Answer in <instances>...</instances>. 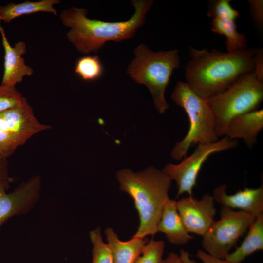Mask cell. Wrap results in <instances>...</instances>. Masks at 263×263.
Masks as SVG:
<instances>
[{"instance_id": "obj_1", "label": "cell", "mask_w": 263, "mask_h": 263, "mask_svg": "<svg viewBox=\"0 0 263 263\" xmlns=\"http://www.w3.org/2000/svg\"><path fill=\"white\" fill-rule=\"evenodd\" d=\"M189 50L191 59L185 69L186 82L208 99L225 91L241 75L254 72L258 48L226 53L191 46Z\"/></svg>"}, {"instance_id": "obj_2", "label": "cell", "mask_w": 263, "mask_h": 263, "mask_svg": "<svg viewBox=\"0 0 263 263\" xmlns=\"http://www.w3.org/2000/svg\"><path fill=\"white\" fill-rule=\"evenodd\" d=\"M153 3L151 0H133L135 12L125 21L109 22L91 19L87 9L72 6L62 10L59 19L69 28V41L80 53L97 52L109 41H121L132 38L145 22V16Z\"/></svg>"}, {"instance_id": "obj_3", "label": "cell", "mask_w": 263, "mask_h": 263, "mask_svg": "<svg viewBox=\"0 0 263 263\" xmlns=\"http://www.w3.org/2000/svg\"><path fill=\"white\" fill-rule=\"evenodd\" d=\"M116 176L120 190L132 198L138 213L139 224L133 236L154 235L164 206L169 199L172 180L153 166L136 173L125 169L117 171Z\"/></svg>"}, {"instance_id": "obj_4", "label": "cell", "mask_w": 263, "mask_h": 263, "mask_svg": "<svg viewBox=\"0 0 263 263\" xmlns=\"http://www.w3.org/2000/svg\"><path fill=\"white\" fill-rule=\"evenodd\" d=\"M171 98L185 110L189 121L186 135L175 143L171 150L173 159L179 161L185 158L193 144L211 143L219 140L215 117L207 99L200 96L188 83L181 81L177 82Z\"/></svg>"}, {"instance_id": "obj_5", "label": "cell", "mask_w": 263, "mask_h": 263, "mask_svg": "<svg viewBox=\"0 0 263 263\" xmlns=\"http://www.w3.org/2000/svg\"><path fill=\"white\" fill-rule=\"evenodd\" d=\"M134 54L135 57L127 72L136 83L147 87L156 110L162 114L169 108L165 98L166 88L173 70L180 66L178 51L153 52L141 44Z\"/></svg>"}, {"instance_id": "obj_6", "label": "cell", "mask_w": 263, "mask_h": 263, "mask_svg": "<svg viewBox=\"0 0 263 263\" xmlns=\"http://www.w3.org/2000/svg\"><path fill=\"white\" fill-rule=\"evenodd\" d=\"M207 100L219 138L225 136L233 118L258 109L263 100V82L258 79L254 72L245 73L225 91Z\"/></svg>"}, {"instance_id": "obj_7", "label": "cell", "mask_w": 263, "mask_h": 263, "mask_svg": "<svg viewBox=\"0 0 263 263\" xmlns=\"http://www.w3.org/2000/svg\"><path fill=\"white\" fill-rule=\"evenodd\" d=\"M220 219L214 221L203 236L202 247L208 254L225 259L255 219L253 215L223 207Z\"/></svg>"}, {"instance_id": "obj_8", "label": "cell", "mask_w": 263, "mask_h": 263, "mask_svg": "<svg viewBox=\"0 0 263 263\" xmlns=\"http://www.w3.org/2000/svg\"><path fill=\"white\" fill-rule=\"evenodd\" d=\"M51 128L38 120L24 97L19 105L0 113V153L7 158L33 135Z\"/></svg>"}, {"instance_id": "obj_9", "label": "cell", "mask_w": 263, "mask_h": 263, "mask_svg": "<svg viewBox=\"0 0 263 263\" xmlns=\"http://www.w3.org/2000/svg\"><path fill=\"white\" fill-rule=\"evenodd\" d=\"M238 143L237 140H230L225 136L214 143L198 144L192 154L183 159L180 163L165 165L162 170L171 180L176 181V197L185 193L192 195L201 168L210 155L233 149L237 146Z\"/></svg>"}, {"instance_id": "obj_10", "label": "cell", "mask_w": 263, "mask_h": 263, "mask_svg": "<svg viewBox=\"0 0 263 263\" xmlns=\"http://www.w3.org/2000/svg\"><path fill=\"white\" fill-rule=\"evenodd\" d=\"M10 181L8 176L0 178V227L10 218L28 213L40 195L41 181L38 176L32 177L8 193Z\"/></svg>"}, {"instance_id": "obj_11", "label": "cell", "mask_w": 263, "mask_h": 263, "mask_svg": "<svg viewBox=\"0 0 263 263\" xmlns=\"http://www.w3.org/2000/svg\"><path fill=\"white\" fill-rule=\"evenodd\" d=\"M178 212L188 233L203 236L214 221L216 214L213 196L206 194L200 200L192 195L176 202Z\"/></svg>"}, {"instance_id": "obj_12", "label": "cell", "mask_w": 263, "mask_h": 263, "mask_svg": "<svg viewBox=\"0 0 263 263\" xmlns=\"http://www.w3.org/2000/svg\"><path fill=\"white\" fill-rule=\"evenodd\" d=\"M0 32L4 51V71L1 84L15 86L20 83L25 76L32 75L34 70L26 64L22 56L26 53V43L19 41L12 46L1 24Z\"/></svg>"}, {"instance_id": "obj_13", "label": "cell", "mask_w": 263, "mask_h": 263, "mask_svg": "<svg viewBox=\"0 0 263 263\" xmlns=\"http://www.w3.org/2000/svg\"><path fill=\"white\" fill-rule=\"evenodd\" d=\"M227 185L222 184L214 190V201L224 207L237 209L256 217L263 214V185L256 188H245L235 194L229 195L226 192Z\"/></svg>"}, {"instance_id": "obj_14", "label": "cell", "mask_w": 263, "mask_h": 263, "mask_svg": "<svg viewBox=\"0 0 263 263\" xmlns=\"http://www.w3.org/2000/svg\"><path fill=\"white\" fill-rule=\"evenodd\" d=\"M263 128V110H254L233 118L229 122L225 136L230 140H244L248 148H252Z\"/></svg>"}, {"instance_id": "obj_15", "label": "cell", "mask_w": 263, "mask_h": 263, "mask_svg": "<svg viewBox=\"0 0 263 263\" xmlns=\"http://www.w3.org/2000/svg\"><path fill=\"white\" fill-rule=\"evenodd\" d=\"M177 201L170 198L166 202L157 225V232L164 233L171 244L184 245L192 239L186 230L178 212Z\"/></svg>"}, {"instance_id": "obj_16", "label": "cell", "mask_w": 263, "mask_h": 263, "mask_svg": "<svg viewBox=\"0 0 263 263\" xmlns=\"http://www.w3.org/2000/svg\"><path fill=\"white\" fill-rule=\"evenodd\" d=\"M104 233L112 252L113 263H134L149 241L145 237L133 236L128 241H122L111 227L106 228Z\"/></svg>"}, {"instance_id": "obj_17", "label": "cell", "mask_w": 263, "mask_h": 263, "mask_svg": "<svg viewBox=\"0 0 263 263\" xmlns=\"http://www.w3.org/2000/svg\"><path fill=\"white\" fill-rule=\"evenodd\" d=\"M263 249V214L258 215L249 228L241 245L229 253L225 260L231 263H241L254 252Z\"/></svg>"}, {"instance_id": "obj_18", "label": "cell", "mask_w": 263, "mask_h": 263, "mask_svg": "<svg viewBox=\"0 0 263 263\" xmlns=\"http://www.w3.org/2000/svg\"><path fill=\"white\" fill-rule=\"evenodd\" d=\"M60 2L59 0H41L37 1L26 0L19 3L11 2L4 6H0V24L1 21L10 23L21 16L38 12H47L57 15L54 5Z\"/></svg>"}, {"instance_id": "obj_19", "label": "cell", "mask_w": 263, "mask_h": 263, "mask_svg": "<svg viewBox=\"0 0 263 263\" xmlns=\"http://www.w3.org/2000/svg\"><path fill=\"white\" fill-rule=\"evenodd\" d=\"M210 24L211 30L214 33L226 37L225 44L228 52H234L247 47L245 34L241 33L237 30L235 22L213 19Z\"/></svg>"}, {"instance_id": "obj_20", "label": "cell", "mask_w": 263, "mask_h": 263, "mask_svg": "<svg viewBox=\"0 0 263 263\" xmlns=\"http://www.w3.org/2000/svg\"><path fill=\"white\" fill-rule=\"evenodd\" d=\"M75 72L84 80L94 81L102 75L103 67L98 56H87L77 60Z\"/></svg>"}, {"instance_id": "obj_21", "label": "cell", "mask_w": 263, "mask_h": 263, "mask_svg": "<svg viewBox=\"0 0 263 263\" xmlns=\"http://www.w3.org/2000/svg\"><path fill=\"white\" fill-rule=\"evenodd\" d=\"M89 236L93 245L92 263H113L111 249L103 240L101 228L91 230Z\"/></svg>"}, {"instance_id": "obj_22", "label": "cell", "mask_w": 263, "mask_h": 263, "mask_svg": "<svg viewBox=\"0 0 263 263\" xmlns=\"http://www.w3.org/2000/svg\"><path fill=\"white\" fill-rule=\"evenodd\" d=\"M230 2V0L211 1L207 16L213 19L235 22L240 14L232 7Z\"/></svg>"}, {"instance_id": "obj_23", "label": "cell", "mask_w": 263, "mask_h": 263, "mask_svg": "<svg viewBox=\"0 0 263 263\" xmlns=\"http://www.w3.org/2000/svg\"><path fill=\"white\" fill-rule=\"evenodd\" d=\"M165 243L152 238L146 244L134 263H160L164 252Z\"/></svg>"}, {"instance_id": "obj_24", "label": "cell", "mask_w": 263, "mask_h": 263, "mask_svg": "<svg viewBox=\"0 0 263 263\" xmlns=\"http://www.w3.org/2000/svg\"><path fill=\"white\" fill-rule=\"evenodd\" d=\"M15 86L0 85V113L19 105L23 98Z\"/></svg>"}, {"instance_id": "obj_25", "label": "cell", "mask_w": 263, "mask_h": 263, "mask_svg": "<svg viewBox=\"0 0 263 263\" xmlns=\"http://www.w3.org/2000/svg\"><path fill=\"white\" fill-rule=\"evenodd\" d=\"M249 8L252 17L258 26L261 29L263 26V0H248Z\"/></svg>"}, {"instance_id": "obj_26", "label": "cell", "mask_w": 263, "mask_h": 263, "mask_svg": "<svg viewBox=\"0 0 263 263\" xmlns=\"http://www.w3.org/2000/svg\"><path fill=\"white\" fill-rule=\"evenodd\" d=\"M189 256L190 255L183 250L181 251L180 256L170 252L166 258L162 259L160 263H197L194 260H191Z\"/></svg>"}, {"instance_id": "obj_27", "label": "cell", "mask_w": 263, "mask_h": 263, "mask_svg": "<svg viewBox=\"0 0 263 263\" xmlns=\"http://www.w3.org/2000/svg\"><path fill=\"white\" fill-rule=\"evenodd\" d=\"M254 72L258 79L263 82V51L262 48H258L256 54Z\"/></svg>"}, {"instance_id": "obj_28", "label": "cell", "mask_w": 263, "mask_h": 263, "mask_svg": "<svg viewBox=\"0 0 263 263\" xmlns=\"http://www.w3.org/2000/svg\"><path fill=\"white\" fill-rule=\"evenodd\" d=\"M196 257L203 263H231L225 259H220L212 256L205 251L202 250H198L196 253Z\"/></svg>"}, {"instance_id": "obj_29", "label": "cell", "mask_w": 263, "mask_h": 263, "mask_svg": "<svg viewBox=\"0 0 263 263\" xmlns=\"http://www.w3.org/2000/svg\"><path fill=\"white\" fill-rule=\"evenodd\" d=\"M8 176L7 157L0 153V178Z\"/></svg>"}]
</instances>
